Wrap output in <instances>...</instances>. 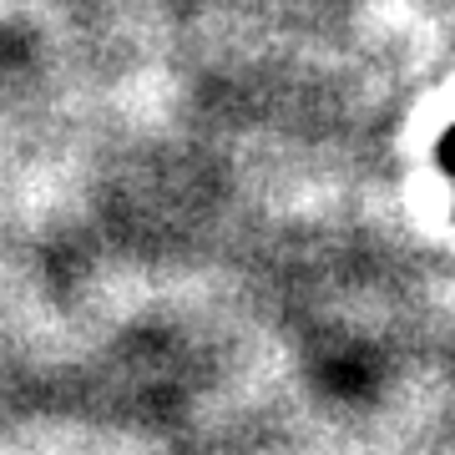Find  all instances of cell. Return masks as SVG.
<instances>
[{"label": "cell", "instance_id": "obj_1", "mask_svg": "<svg viewBox=\"0 0 455 455\" xmlns=\"http://www.w3.org/2000/svg\"><path fill=\"white\" fill-rule=\"evenodd\" d=\"M440 167H445V172L455 178V127L445 132V137H440Z\"/></svg>", "mask_w": 455, "mask_h": 455}]
</instances>
